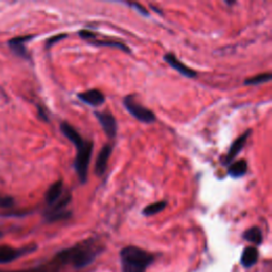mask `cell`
<instances>
[{"label": "cell", "instance_id": "obj_10", "mask_svg": "<svg viewBox=\"0 0 272 272\" xmlns=\"http://www.w3.org/2000/svg\"><path fill=\"white\" fill-rule=\"evenodd\" d=\"M252 133V130H248L244 133H242L238 139H236L234 141V143L232 144V146H231L230 150L226 154V157H225V161H224V164H231V163L233 162V160L240 153V151L243 149L244 145H246L248 139L250 134Z\"/></svg>", "mask_w": 272, "mask_h": 272}, {"label": "cell", "instance_id": "obj_6", "mask_svg": "<svg viewBox=\"0 0 272 272\" xmlns=\"http://www.w3.org/2000/svg\"><path fill=\"white\" fill-rule=\"evenodd\" d=\"M36 248H37L36 244H29V246H26L22 248H14L8 246V244H2V246H0V265L14 262L17 260V258L26 254L34 252Z\"/></svg>", "mask_w": 272, "mask_h": 272}, {"label": "cell", "instance_id": "obj_25", "mask_svg": "<svg viewBox=\"0 0 272 272\" xmlns=\"http://www.w3.org/2000/svg\"><path fill=\"white\" fill-rule=\"evenodd\" d=\"M4 236V233L2 232V231H0V238H2Z\"/></svg>", "mask_w": 272, "mask_h": 272}, {"label": "cell", "instance_id": "obj_12", "mask_svg": "<svg viewBox=\"0 0 272 272\" xmlns=\"http://www.w3.org/2000/svg\"><path fill=\"white\" fill-rule=\"evenodd\" d=\"M112 149L113 147L110 144H106L101 148V150L96 158V164H95V173H96L98 176H102L105 173L107 162L112 153Z\"/></svg>", "mask_w": 272, "mask_h": 272}, {"label": "cell", "instance_id": "obj_9", "mask_svg": "<svg viewBox=\"0 0 272 272\" xmlns=\"http://www.w3.org/2000/svg\"><path fill=\"white\" fill-rule=\"evenodd\" d=\"M33 37H34V35H24V36L13 37L9 40L8 45L10 47V49L12 50V52L15 53L16 56H18L22 59H29L30 56H29L28 51H27L26 43L28 42V40L32 39Z\"/></svg>", "mask_w": 272, "mask_h": 272}, {"label": "cell", "instance_id": "obj_15", "mask_svg": "<svg viewBox=\"0 0 272 272\" xmlns=\"http://www.w3.org/2000/svg\"><path fill=\"white\" fill-rule=\"evenodd\" d=\"M258 260V250L255 247L244 248L240 257V264L244 268L253 267Z\"/></svg>", "mask_w": 272, "mask_h": 272}, {"label": "cell", "instance_id": "obj_23", "mask_svg": "<svg viewBox=\"0 0 272 272\" xmlns=\"http://www.w3.org/2000/svg\"><path fill=\"white\" fill-rule=\"evenodd\" d=\"M131 7H133L136 11H138L139 13H141V14L142 15H144V16H149V12L143 7V6H141L140 4H138V3H132V4H129Z\"/></svg>", "mask_w": 272, "mask_h": 272}, {"label": "cell", "instance_id": "obj_14", "mask_svg": "<svg viewBox=\"0 0 272 272\" xmlns=\"http://www.w3.org/2000/svg\"><path fill=\"white\" fill-rule=\"evenodd\" d=\"M60 129H61L62 133L64 134L65 138L68 141H71L76 147L84 142V139L82 138V136L79 134V132L71 124H68V122H66V121L61 122Z\"/></svg>", "mask_w": 272, "mask_h": 272}, {"label": "cell", "instance_id": "obj_1", "mask_svg": "<svg viewBox=\"0 0 272 272\" xmlns=\"http://www.w3.org/2000/svg\"><path fill=\"white\" fill-rule=\"evenodd\" d=\"M101 251L102 244L95 238H89L60 251L54 260L60 264L72 265L74 268L80 269L90 265Z\"/></svg>", "mask_w": 272, "mask_h": 272}, {"label": "cell", "instance_id": "obj_11", "mask_svg": "<svg viewBox=\"0 0 272 272\" xmlns=\"http://www.w3.org/2000/svg\"><path fill=\"white\" fill-rule=\"evenodd\" d=\"M78 98L90 106H99L105 102L104 94L99 89H89L80 93L78 94Z\"/></svg>", "mask_w": 272, "mask_h": 272}, {"label": "cell", "instance_id": "obj_24", "mask_svg": "<svg viewBox=\"0 0 272 272\" xmlns=\"http://www.w3.org/2000/svg\"><path fill=\"white\" fill-rule=\"evenodd\" d=\"M38 115H39V117L42 118L43 120H45V121H48V117H47V115L45 114V111L43 110L42 107H39V106H38Z\"/></svg>", "mask_w": 272, "mask_h": 272}, {"label": "cell", "instance_id": "obj_17", "mask_svg": "<svg viewBox=\"0 0 272 272\" xmlns=\"http://www.w3.org/2000/svg\"><path fill=\"white\" fill-rule=\"evenodd\" d=\"M242 238L251 243H254L255 246H260L263 242V232L258 226H252L247 231H244Z\"/></svg>", "mask_w": 272, "mask_h": 272}, {"label": "cell", "instance_id": "obj_21", "mask_svg": "<svg viewBox=\"0 0 272 272\" xmlns=\"http://www.w3.org/2000/svg\"><path fill=\"white\" fill-rule=\"evenodd\" d=\"M14 206V198L11 196H0V209H12Z\"/></svg>", "mask_w": 272, "mask_h": 272}, {"label": "cell", "instance_id": "obj_16", "mask_svg": "<svg viewBox=\"0 0 272 272\" xmlns=\"http://www.w3.org/2000/svg\"><path fill=\"white\" fill-rule=\"evenodd\" d=\"M248 171V163L244 160H239L237 162L231 163L229 166L228 173L230 176H232L234 179H239L247 173Z\"/></svg>", "mask_w": 272, "mask_h": 272}, {"label": "cell", "instance_id": "obj_18", "mask_svg": "<svg viewBox=\"0 0 272 272\" xmlns=\"http://www.w3.org/2000/svg\"><path fill=\"white\" fill-rule=\"evenodd\" d=\"M89 44L97 46V47H112V48H117L122 51H125L127 53H131V49L124 43L120 42H114V40H99L97 38H94L89 40Z\"/></svg>", "mask_w": 272, "mask_h": 272}, {"label": "cell", "instance_id": "obj_4", "mask_svg": "<svg viewBox=\"0 0 272 272\" xmlns=\"http://www.w3.org/2000/svg\"><path fill=\"white\" fill-rule=\"evenodd\" d=\"M124 106L136 120L143 122V124H153L156 119L154 113L136 100L134 95H129L125 97Z\"/></svg>", "mask_w": 272, "mask_h": 272}, {"label": "cell", "instance_id": "obj_13", "mask_svg": "<svg viewBox=\"0 0 272 272\" xmlns=\"http://www.w3.org/2000/svg\"><path fill=\"white\" fill-rule=\"evenodd\" d=\"M64 183L63 180H58L57 182H54L51 184L46 192L45 195V200L48 208L52 207L53 204H56L64 195Z\"/></svg>", "mask_w": 272, "mask_h": 272}, {"label": "cell", "instance_id": "obj_3", "mask_svg": "<svg viewBox=\"0 0 272 272\" xmlns=\"http://www.w3.org/2000/svg\"><path fill=\"white\" fill-rule=\"evenodd\" d=\"M77 148V154L75 158V170L78 174V178L81 184H85L87 182L89 163L94 150V143L90 141L84 140L82 144H80Z\"/></svg>", "mask_w": 272, "mask_h": 272}, {"label": "cell", "instance_id": "obj_20", "mask_svg": "<svg viewBox=\"0 0 272 272\" xmlns=\"http://www.w3.org/2000/svg\"><path fill=\"white\" fill-rule=\"evenodd\" d=\"M271 79H272L271 73H264V74H260L254 77H251L249 79H246L243 81V84L244 85H260L263 83L270 82Z\"/></svg>", "mask_w": 272, "mask_h": 272}, {"label": "cell", "instance_id": "obj_19", "mask_svg": "<svg viewBox=\"0 0 272 272\" xmlns=\"http://www.w3.org/2000/svg\"><path fill=\"white\" fill-rule=\"evenodd\" d=\"M166 207H167V201H164V200L157 201V202L149 204V206H147L143 210L142 213L146 217H150V216H153V215L161 213L162 211H164L166 209Z\"/></svg>", "mask_w": 272, "mask_h": 272}, {"label": "cell", "instance_id": "obj_5", "mask_svg": "<svg viewBox=\"0 0 272 272\" xmlns=\"http://www.w3.org/2000/svg\"><path fill=\"white\" fill-rule=\"evenodd\" d=\"M71 202H72V194L70 192H65L62 198L56 204H53L52 207L47 209V211L44 214L45 219L48 222H54L71 218L72 212L66 210Z\"/></svg>", "mask_w": 272, "mask_h": 272}, {"label": "cell", "instance_id": "obj_2", "mask_svg": "<svg viewBox=\"0 0 272 272\" xmlns=\"http://www.w3.org/2000/svg\"><path fill=\"white\" fill-rule=\"evenodd\" d=\"M153 262L154 255L139 247L128 246L120 251L122 272H147L148 267Z\"/></svg>", "mask_w": 272, "mask_h": 272}, {"label": "cell", "instance_id": "obj_7", "mask_svg": "<svg viewBox=\"0 0 272 272\" xmlns=\"http://www.w3.org/2000/svg\"><path fill=\"white\" fill-rule=\"evenodd\" d=\"M94 114L95 116H96L99 125L101 126L102 130L104 131L107 138L114 139L117 135L118 126H117V121L115 117L113 116V114L110 112H98V111H96Z\"/></svg>", "mask_w": 272, "mask_h": 272}, {"label": "cell", "instance_id": "obj_22", "mask_svg": "<svg viewBox=\"0 0 272 272\" xmlns=\"http://www.w3.org/2000/svg\"><path fill=\"white\" fill-rule=\"evenodd\" d=\"M68 35L66 33H61V34H57V35H54V36H51L49 39H47V42H46V48L49 49L50 47H52L54 44H57L59 43L60 40L66 38Z\"/></svg>", "mask_w": 272, "mask_h": 272}, {"label": "cell", "instance_id": "obj_8", "mask_svg": "<svg viewBox=\"0 0 272 272\" xmlns=\"http://www.w3.org/2000/svg\"><path fill=\"white\" fill-rule=\"evenodd\" d=\"M164 61L170 66L172 67L174 71L178 72L179 74H181L182 76L189 78V79H193L196 78L198 76V73L195 72L192 68L186 66L184 63H182L178 58H176L172 52H167L165 56H164Z\"/></svg>", "mask_w": 272, "mask_h": 272}]
</instances>
